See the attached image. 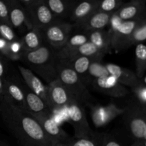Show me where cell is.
<instances>
[{
	"instance_id": "484cf974",
	"label": "cell",
	"mask_w": 146,
	"mask_h": 146,
	"mask_svg": "<svg viewBox=\"0 0 146 146\" xmlns=\"http://www.w3.org/2000/svg\"><path fill=\"white\" fill-rule=\"evenodd\" d=\"M104 54L98 51V48L92 44V43L88 42L85 43L83 45L80 46L76 49L73 50L71 52L68 53L65 58L62 60H69L72 58H76L80 56H88L93 57V58H97L103 59L104 57Z\"/></svg>"
},
{
	"instance_id": "b9f144b4",
	"label": "cell",
	"mask_w": 146,
	"mask_h": 146,
	"mask_svg": "<svg viewBox=\"0 0 146 146\" xmlns=\"http://www.w3.org/2000/svg\"><path fill=\"white\" fill-rule=\"evenodd\" d=\"M145 141H146V131H145V135H144V139Z\"/></svg>"
},
{
	"instance_id": "7bdbcfd3",
	"label": "cell",
	"mask_w": 146,
	"mask_h": 146,
	"mask_svg": "<svg viewBox=\"0 0 146 146\" xmlns=\"http://www.w3.org/2000/svg\"><path fill=\"white\" fill-rule=\"evenodd\" d=\"M0 146H7V145H0Z\"/></svg>"
},
{
	"instance_id": "4316f807",
	"label": "cell",
	"mask_w": 146,
	"mask_h": 146,
	"mask_svg": "<svg viewBox=\"0 0 146 146\" xmlns=\"http://www.w3.org/2000/svg\"><path fill=\"white\" fill-rule=\"evenodd\" d=\"M144 41H146V17L141 21L131 36L121 46L120 51L127 49L135 44H141Z\"/></svg>"
},
{
	"instance_id": "ab89813d",
	"label": "cell",
	"mask_w": 146,
	"mask_h": 146,
	"mask_svg": "<svg viewBox=\"0 0 146 146\" xmlns=\"http://www.w3.org/2000/svg\"><path fill=\"white\" fill-rule=\"evenodd\" d=\"M141 81L143 84H144V85L146 86V76H143L142 78H141Z\"/></svg>"
},
{
	"instance_id": "7402d4cb",
	"label": "cell",
	"mask_w": 146,
	"mask_h": 146,
	"mask_svg": "<svg viewBox=\"0 0 146 146\" xmlns=\"http://www.w3.org/2000/svg\"><path fill=\"white\" fill-rule=\"evenodd\" d=\"M53 15L58 20L68 18L76 1L71 0H45Z\"/></svg>"
},
{
	"instance_id": "cb8c5ba5",
	"label": "cell",
	"mask_w": 146,
	"mask_h": 146,
	"mask_svg": "<svg viewBox=\"0 0 146 146\" xmlns=\"http://www.w3.org/2000/svg\"><path fill=\"white\" fill-rule=\"evenodd\" d=\"M24 51H32L44 44V36L41 31L32 29L24 34L20 38Z\"/></svg>"
},
{
	"instance_id": "30bf717a",
	"label": "cell",
	"mask_w": 146,
	"mask_h": 146,
	"mask_svg": "<svg viewBox=\"0 0 146 146\" xmlns=\"http://www.w3.org/2000/svg\"><path fill=\"white\" fill-rule=\"evenodd\" d=\"M31 114L39 123L42 129L52 142V145L65 142L70 138L68 134L60 126L59 123L56 121L53 115Z\"/></svg>"
},
{
	"instance_id": "603a6c76",
	"label": "cell",
	"mask_w": 146,
	"mask_h": 146,
	"mask_svg": "<svg viewBox=\"0 0 146 146\" xmlns=\"http://www.w3.org/2000/svg\"><path fill=\"white\" fill-rule=\"evenodd\" d=\"M95 59H101V58L88 56H80L72 58V59L64 60V61L78 74L81 81L87 86V74H88V68H89L91 62Z\"/></svg>"
},
{
	"instance_id": "f35d334b",
	"label": "cell",
	"mask_w": 146,
	"mask_h": 146,
	"mask_svg": "<svg viewBox=\"0 0 146 146\" xmlns=\"http://www.w3.org/2000/svg\"><path fill=\"white\" fill-rule=\"evenodd\" d=\"M141 146H146V141L145 140H142V141H138Z\"/></svg>"
},
{
	"instance_id": "d6986e66",
	"label": "cell",
	"mask_w": 146,
	"mask_h": 146,
	"mask_svg": "<svg viewBox=\"0 0 146 146\" xmlns=\"http://www.w3.org/2000/svg\"><path fill=\"white\" fill-rule=\"evenodd\" d=\"M22 86L28 112L33 114L53 115L52 110L44 103V101L40 97L32 92L24 84V81H22Z\"/></svg>"
},
{
	"instance_id": "44dd1931",
	"label": "cell",
	"mask_w": 146,
	"mask_h": 146,
	"mask_svg": "<svg viewBox=\"0 0 146 146\" xmlns=\"http://www.w3.org/2000/svg\"><path fill=\"white\" fill-rule=\"evenodd\" d=\"M88 41L92 43L104 55L111 53V38L107 30H97L86 33Z\"/></svg>"
},
{
	"instance_id": "d590c367",
	"label": "cell",
	"mask_w": 146,
	"mask_h": 146,
	"mask_svg": "<svg viewBox=\"0 0 146 146\" xmlns=\"http://www.w3.org/2000/svg\"><path fill=\"white\" fill-rule=\"evenodd\" d=\"M0 21L10 24L9 11V6L7 1H5L0 0Z\"/></svg>"
},
{
	"instance_id": "ac0fdd59",
	"label": "cell",
	"mask_w": 146,
	"mask_h": 146,
	"mask_svg": "<svg viewBox=\"0 0 146 146\" xmlns=\"http://www.w3.org/2000/svg\"><path fill=\"white\" fill-rule=\"evenodd\" d=\"M143 19L131 21H123L118 30L111 37V49L115 51H120L121 46L131 36L134 30Z\"/></svg>"
},
{
	"instance_id": "ffe728a7",
	"label": "cell",
	"mask_w": 146,
	"mask_h": 146,
	"mask_svg": "<svg viewBox=\"0 0 146 146\" xmlns=\"http://www.w3.org/2000/svg\"><path fill=\"white\" fill-rule=\"evenodd\" d=\"M112 15L113 14L96 11L85 21L74 25V27L84 30L87 32L105 29L106 27H108Z\"/></svg>"
},
{
	"instance_id": "1f68e13d",
	"label": "cell",
	"mask_w": 146,
	"mask_h": 146,
	"mask_svg": "<svg viewBox=\"0 0 146 146\" xmlns=\"http://www.w3.org/2000/svg\"><path fill=\"white\" fill-rule=\"evenodd\" d=\"M0 37L9 43L19 41L17 34L10 24L0 21Z\"/></svg>"
},
{
	"instance_id": "3957f363",
	"label": "cell",
	"mask_w": 146,
	"mask_h": 146,
	"mask_svg": "<svg viewBox=\"0 0 146 146\" xmlns=\"http://www.w3.org/2000/svg\"><path fill=\"white\" fill-rule=\"evenodd\" d=\"M58 79L66 88L74 99L82 104H89L92 96L78 74L66 64L64 60L57 62Z\"/></svg>"
},
{
	"instance_id": "6da1fadb",
	"label": "cell",
	"mask_w": 146,
	"mask_h": 146,
	"mask_svg": "<svg viewBox=\"0 0 146 146\" xmlns=\"http://www.w3.org/2000/svg\"><path fill=\"white\" fill-rule=\"evenodd\" d=\"M0 113L6 125L21 145L52 146L50 138L29 112L4 100L0 102Z\"/></svg>"
},
{
	"instance_id": "52a82bcc",
	"label": "cell",
	"mask_w": 146,
	"mask_h": 146,
	"mask_svg": "<svg viewBox=\"0 0 146 146\" xmlns=\"http://www.w3.org/2000/svg\"><path fill=\"white\" fill-rule=\"evenodd\" d=\"M74 27L71 23L56 20L41 31L44 41L55 51H58L65 45L71 36Z\"/></svg>"
},
{
	"instance_id": "7a4b0ae2",
	"label": "cell",
	"mask_w": 146,
	"mask_h": 146,
	"mask_svg": "<svg viewBox=\"0 0 146 146\" xmlns=\"http://www.w3.org/2000/svg\"><path fill=\"white\" fill-rule=\"evenodd\" d=\"M38 78L46 82L47 85L58 79L56 51L48 44L32 51H24L21 61Z\"/></svg>"
},
{
	"instance_id": "ba28073f",
	"label": "cell",
	"mask_w": 146,
	"mask_h": 146,
	"mask_svg": "<svg viewBox=\"0 0 146 146\" xmlns=\"http://www.w3.org/2000/svg\"><path fill=\"white\" fill-rule=\"evenodd\" d=\"M18 69L19 71L20 75L22 77L23 81L27 85V86L32 92L40 97L44 101V103L52 110V111H54V108L50 98L48 86L44 84L41 78H38L27 67L18 65Z\"/></svg>"
},
{
	"instance_id": "277c9868",
	"label": "cell",
	"mask_w": 146,
	"mask_h": 146,
	"mask_svg": "<svg viewBox=\"0 0 146 146\" xmlns=\"http://www.w3.org/2000/svg\"><path fill=\"white\" fill-rule=\"evenodd\" d=\"M66 120L72 125L75 138H87L96 139L90 127L86 115L84 104L73 99L65 108Z\"/></svg>"
},
{
	"instance_id": "d4e9b609",
	"label": "cell",
	"mask_w": 146,
	"mask_h": 146,
	"mask_svg": "<svg viewBox=\"0 0 146 146\" xmlns=\"http://www.w3.org/2000/svg\"><path fill=\"white\" fill-rule=\"evenodd\" d=\"M88 41V39L86 34H76L71 36L67 40L65 45L59 50L56 51L57 58L58 60L64 59L68 53Z\"/></svg>"
},
{
	"instance_id": "7c38bea8",
	"label": "cell",
	"mask_w": 146,
	"mask_h": 146,
	"mask_svg": "<svg viewBox=\"0 0 146 146\" xmlns=\"http://www.w3.org/2000/svg\"><path fill=\"white\" fill-rule=\"evenodd\" d=\"M9 11V21L11 27L19 32L28 31L33 27L27 13L19 0L7 1Z\"/></svg>"
},
{
	"instance_id": "8fae6325",
	"label": "cell",
	"mask_w": 146,
	"mask_h": 146,
	"mask_svg": "<svg viewBox=\"0 0 146 146\" xmlns=\"http://www.w3.org/2000/svg\"><path fill=\"white\" fill-rule=\"evenodd\" d=\"M91 86L95 91L113 98H123L129 94L127 87L121 85L111 75L94 79Z\"/></svg>"
},
{
	"instance_id": "8d00e7d4",
	"label": "cell",
	"mask_w": 146,
	"mask_h": 146,
	"mask_svg": "<svg viewBox=\"0 0 146 146\" xmlns=\"http://www.w3.org/2000/svg\"><path fill=\"white\" fill-rule=\"evenodd\" d=\"M7 64L6 58L0 54V78L5 80L7 76Z\"/></svg>"
},
{
	"instance_id": "2e32d148",
	"label": "cell",
	"mask_w": 146,
	"mask_h": 146,
	"mask_svg": "<svg viewBox=\"0 0 146 146\" xmlns=\"http://www.w3.org/2000/svg\"><path fill=\"white\" fill-rule=\"evenodd\" d=\"M100 0H88V1H76L73 6L68 18L76 25L85 21L86 19L97 11Z\"/></svg>"
},
{
	"instance_id": "9c48e42d",
	"label": "cell",
	"mask_w": 146,
	"mask_h": 146,
	"mask_svg": "<svg viewBox=\"0 0 146 146\" xmlns=\"http://www.w3.org/2000/svg\"><path fill=\"white\" fill-rule=\"evenodd\" d=\"M125 111V107L120 108L112 102L106 106L96 105L91 107V120L96 128H101L108 125L117 117L123 115Z\"/></svg>"
},
{
	"instance_id": "74e56055",
	"label": "cell",
	"mask_w": 146,
	"mask_h": 146,
	"mask_svg": "<svg viewBox=\"0 0 146 146\" xmlns=\"http://www.w3.org/2000/svg\"><path fill=\"white\" fill-rule=\"evenodd\" d=\"M6 98L5 86H4V81L0 78V102L4 101Z\"/></svg>"
},
{
	"instance_id": "83f0119b",
	"label": "cell",
	"mask_w": 146,
	"mask_h": 146,
	"mask_svg": "<svg viewBox=\"0 0 146 146\" xmlns=\"http://www.w3.org/2000/svg\"><path fill=\"white\" fill-rule=\"evenodd\" d=\"M110 76L105 64L101 59H95L91 62L87 74V86L91 85L94 79Z\"/></svg>"
},
{
	"instance_id": "9a60e30c",
	"label": "cell",
	"mask_w": 146,
	"mask_h": 146,
	"mask_svg": "<svg viewBox=\"0 0 146 146\" xmlns=\"http://www.w3.org/2000/svg\"><path fill=\"white\" fill-rule=\"evenodd\" d=\"M115 14L122 21H131L145 18L146 17V1L133 0L128 3H123Z\"/></svg>"
},
{
	"instance_id": "836d02e7",
	"label": "cell",
	"mask_w": 146,
	"mask_h": 146,
	"mask_svg": "<svg viewBox=\"0 0 146 146\" xmlns=\"http://www.w3.org/2000/svg\"><path fill=\"white\" fill-rule=\"evenodd\" d=\"M98 146H121L120 143L108 134H101L97 136Z\"/></svg>"
},
{
	"instance_id": "e0dca14e",
	"label": "cell",
	"mask_w": 146,
	"mask_h": 146,
	"mask_svg": "<svg viewBox=\"0 0 146 146\" xmlns=\"http://www.w3.org/2000/svg\"><path fill=\"white\" fill-rule=\"evenodd\" d=\"M105 66L110 75L124 86L131 88L141 82V80L137 77L135 73L128 68L111 63L105 64Z\"/></svg>"
},
{
	"instance_id": "f1b7e54d",
	"label": "cell",
	"mask_w": 146,
	"mask_h": 146,
	"mask_svg": "<svg viewBox=\"0 0 146 146\" xmlns=\"http://www.w3.org/2000/svg\"><path fill=\"white\" fill-rule=\"evenodd\" d=\"M135 74L140 80L144 76L146 71V45L138 44L135 50Z\"/></svg>"
},
{
	"instance_id": "60d3db41",
	"label": "cell",
	"mask_w": 146,
	"mask_h": 146,
	"mask_svg": "<svg viewBox=\"0 0 146 146\" xmlns=\"http://www.w3.org/2000/svg\"><path fill=\"white\" fill-rule=\"evenodd\" d=\"M131 146H141V145L139 144V143L138 142V141H135V143H134L133 145H131Z\"/></svg>"
},
{
	"instance_id": "4fadbf2b",
	"label": "cell",
	"mask_w": 146,
	"mask_h": 146,
	"mask_svg": "<svg viewBox=\"0 0 146 146\" xmlns=\"http://www.w3.org/2000/svg\"><path fill=\"white\" fill-rule=\"evenodd\" d=\"M4 86L6 92V98L4 100L27 111L22 81L15 77L7 76L4 80Z\"/></svg>"
},
{
	"instance_id": "4dcf8cb0",
	"label": "cell",
	"mask_w": 146,
	"mask_h": 146,
	"mask_svg": "<svg viewBox=\"0 0 146 146\" xmlns=\"http://www.w3.org/2000/svg\"><path fill=\"white\" fill-rule=\"evenodd\" d=\"M123 4V2L121 0H100L96 11L113 14L121 8Z\"/></svg>"
},
{
	"instance_id": "5b68a950",
	"label": "cell",
	"mask_w": 146,
	"mask_h": 146,
	"mask_svg": "<svg viewBox=\"0 0 146 146\" xmlns=\"http://www.w3.org/2000/svg\"><path fill=\"white\" fill-rule=\"evenodd\" d=\"M26 10L33 29L43 31L57 19L52 14L45 0H19Z\"/></svg>"
},
{
	"instance_id": "e575fe53",
	"label": "cell",
	"mask_w": 146,
	"mask_h": 146,
	"mask_svg": "<svg viewBox=\"0 0 146 146\" xmlns=\"http://www.w3.org/2000/svg\"><path fill=\"white\" fill-rule=\"evenodd\" d=\"M122 20L118 17V15L115 14V12L113 14L112 17H111V20H110L109 24H108V29L107 30L108 34H109L110 38H111V37L115 34V31L118 30V27H120V25H121V24L122 23Z\"/></svg>"
},
{
	"instance_id": "f546056e",
	"label": "cell",
	"mask_w": 146,
	"mask_h": 146,
	"mask_svg": "<svg viewBox=\"0 0 146 146\" xmlns=\"http://www.w3.org/2000/svg\"><path fill=\"white\" fill-rule=\"evenodd\" d=\"M52 146H98V144L97 138H69L65 142L54 144Z\"/></svg>"
},
{
	"instance_id": "5bb4252c",
	"label": "cell",
	"mask_w": 146,
	"mask_h": 146,
	"mask_svg": "<svg viewBox=\"0 0 146 146\" xmlns=\"http://www.w3.org/2000/svg\"><path fill=\"white\" fill-rule=\"evenodd\" d=\"M48 86L49 96L55 111H63L74 98L58 79L55 80ZM75 100V99H74Z\"/></svg>"
},
{
	"instance_id": "d6a6232c",
	"label": "cell",
	"mask_w": 146,
	"mask_h": 146,
	"mask_svg": "<svg viewBox=\"0 0 146 146\" xmlns=\"http://www.w3.org/2000/svg\"><path fill=\"white\" fill-rule=\"evenodd\" d=\"M131 91L133 93L137 102L146 106V86L141 81L138 85L131 88Z\"/></svg>"
},
{
	"instance_id": "8992f818",
	"label": "cell",
	"mask_w": 146,
	"mask_h": 146,
	"mask_svg": "<svg viewBox=\"0 0 146 146\" xmlns=\"http://www.w3.org/2000/svg\"><path fill=\"white\" fill-rule=\"evenodd\" d=\"M125 126L135 141H142L146 131V106L137 101L125 107L123 115Z\"/></svg>"
}]
</instances>
